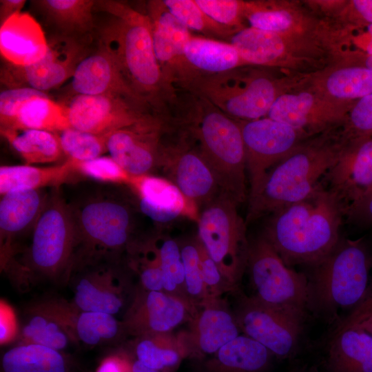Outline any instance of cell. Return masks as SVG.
<instances>
[{
  "instance_id": "cell-33",
  "label": "cell",
  "mask_w": 372,
  "mask_h": 372,
  "mask_svg": "<svg viewBox=\"0 0 372 372\" xmlns=\"http://www.w3.org/2000/svg\"><path fill=\"white\" fill-rule=\"evenodd\" d=\"M184 54L190 68L197 75H213L247 65L229 42L191 34Z\"/></svg>"
},
{
  "instance_id": "cell-13",
  "label": "cell",
  "mask_w": 372,
  "mask_h": 372,
  "mask_svg": "<svg viewBox=\"0 0 372 372\" xmlns=\"http://www.w3.org/2000/svg\"><path fill=\"white\" fill-rule=\"evenodd\" d=\"M239 122L245 149L249 198L258 192L268 172L312 136L267 116Z\"/></svg>"
},
{
  "instance_id": "cell-21",
  "label": "cell",
  "mask_w": 372,
  "mask_h": 372,
  "mask_svg": "<svg viewBox=\"0 0 372 372\" xmlns=\"http://www.w3.org/2000/svg\"><path fill=\"white\" fill-rule=\"evenodd\" d=\"M165 127L164 121L158 118L114 130L107 134V152L130 176L150 174L159 167L161 138Z\"/></svg>"
},
{
  "instance_id": "cell-49",
  "label": "cell",
  "mask_w": 372,
  "mask_h": 372,
  "mask_svg": "<svg viewBox=\"0 0 372 372\" xmlns=\"http://www.w3.org/2000/svg\"><path fill=\"white\" fill-rule=\"evenodd\" d=\"M336 24L353 28L372 25V0L344 1L336 16L329 20Z\"/></svg>"
},
{
  "instance_id": "cell-26",
  "label": "cell",
  "mask_w": 372,
  "mask_h": 372,
  "mask_svg": "<svg viewBox=\"0 0 372 372\" xmlns=\"http://www.w3.org/2000/svg\"><path fill=\"white\" fill-rule=\"evenodd\" d=\"M43 189L10 192L1 196L0 238L1 263L12 254L17 238L32 231L48 200Z\"/></svg>"
},
{
  "instance_id": "cell-19",
  "label": "cell",
  "mask_w": 372,
  "mask_h": 372,
  "mask_svg": "<svg viewBox=\"0 0 372 372\" xmlns=\"http://www.w3.org/2000/svg\"><path fill=\"white\" fill-rule=\"evenodd\" d=\"M65 106L71 127L97 134H107L160 118L113 94L74 95Z\"/></svg>"
},
{
  "instance_id": "cell-34",
  "label": "cell",
  "mask_w": 372,
  "mask_h": 372,
  "mask_svg": "<svg viewBox=\"0 0 372 372\" xmlns=\"http://www.w3.org/2000/svg\"><path fill=\"white\" fill-rule=\"evenodd\" d=\"M272 353L263 345L239 335L223 346L205 364L207 372H262Z\"/></svg>"
},
{
  "instance_id": "cell-32",
  "label": "cell",
  "mask_w": 372,
  "mask_h": 372,
  "mask_svg": "<svg viewBox=\"0 0 372 372\" xmlns=\"http://www.w3.org/2000/svg\"><path fill=\"white\" fill-rule=\"evenodd\" d=\"M70 127L65 105L35 90L18 104L1 130L34 129L59 132Z\"/></svg>"
},
{
  "instance_id": "cell-4",
  "label": "cell",
  "mask_w": 372,
  "mask_h": 372,
  "mask_svg": "<svg viewBox=\"0 0 372 372\" xmlns=\"http://www.w3.org/2000/svg\"><path fill=\"white\" fill-rule=\"evenodd\" d=\"M346 142L340 126L300 143L268 172L258 192L248 198L246 224L309 196Z\"/></svg>"
},
{
  "instance_id": "cell-22",
  "label": "cell",
  "mask_w": 372,
  "mask_h": 372,
  "mask_svg": "<svg viewBox=\"0 0 372 372\" xmlns=\"http://www.w3.org/2000/svg\"><path fill=\"white\" fill-rule=\"evenodd\" d=\"M70 86L74 95L116 94L154 114L125 80L111 55L99 45L95 52L79 64L71 78Z\"/></svg>"
},
{
  "instance_id": "cell-16",
  "label": "cell",
  "mask_w": 372,
  "mask_h": 372,
  "mask_svg": "<svg viewBox=\"0 0 372 372\" xmlns=\"http://www.w3.org/2000/svg\"><path fill=\"white\" fill-rule=\"evenodd\" d=\"M320 183L347 218L372 192V136L347 139Z\"/></svg>"
},
{
  "instance_id": "cell-57",
  "label": "cell",
  "mask_w": 372,
  "mask_h": 372,
  "mask_svg": "<svg viewBox=\"0 0 372 372\" xmlns=\"http://www.w3.org/2000/svg\"><path fill=\"white\" fill-rule=\"evenodd\" d=\"M132 372H163L149 368L135 359L132 362Z\"/></svg>"
},
{
  "instance_id": "cell-38",
  "label": "cell",
  "mask_w": 372,
  "mask_h": 372,
  "mask_svg": "<svg viewBox=\"0 0 372 372\" xmlns=\"http://www.w3.org/2000/svg\"><path fill=\"white\" fill-rule=\"evenodd\" d=\"M27 165L53 163L64 154L56 132L34 129L1 130Z\"/></svg>"
},
{
  "instance_id": "cell-56",
  "label": "cell",
  "mask_w": 372,
  "mask_h": 372,
  "mask_svg": "<svg viewBox=\"0 0 372 372\" xmlns=\"http://www.w3.org/2000/svg\"><path fill=\"white\" fill-rule=\"evenodd\" d=\"M12 324L8 317L5 314L3 309H1L0 321V340L1 342H4L9 337L12 330Z\"/></svg>"
},
{
  "instance_id": "cell-12",
  "label": "cell",
  "mask_w": 372,
  "mask_h": 372,
  "mask_svg": "<svg viewBox=\"0 0 372 372\" xmlns=\"http://www.w3.org/2000/svg\"><path fill=\"white\" fill-rule=\"evenodd\" d=\"M307 316L266 304L253 296H243L235 318L244 335L263 345L272 355L287 358L298 347Z\"/></svg>"
},
{
  "instance_id": "cell-52",
  "label": "cell",
  "mask_w": 372,
  "mask_h": 372,
  "mask_svg": "<svg viewBox=\"0 0 372 372\" xmlns=\"http://www.w3.org/2000/svg\"><path fill=\"white\" fill-rule=\"evenodd\" d=\"M132 362L124 354H113L105 358L96 372H132Z\"/></svg>"
},
{
  "instance_id": "cell-14",
  "label": "cell",
  "mask_w": 372,
  "mask_h": 372,
  "mask_svg": "<svg viewBox=\"0 0 372 372\" xmlns=\"http://www.w3.org/2000/svg\"><path fill=\"white\" fill-rule=\"evenodd\" d=\"M87 46L78 37L60 35L48 41L45 55L34 64L17 66L7 63L1 69V82L9 88L30 87L43 92L72 78L87 56Z\"/></svg>"
},
{
  "instance_id": "cell-3",
  "label": "cell",
  "mask_w": 372,
  "mask_h": 372,
  "mask_svg": "<svg viewBox=\"0 0 372 372\" xmlns=\"http://www.w3.org/2000/svg\"><path fill=\"white\" fill-rule=\"evenodd\" d=\"M186 93L187 99L180 96L174 123L196 142L215 174L221 192L239 205L248 198L245 149L240 122L203 98Z\"/></svg>"
},
{
  "instance_id": "cell-5",
  "label": "cell",
  "mask_w": 372,
  "mask_h": 372,
  "mask_svg": "<svg viewBox=\"0 0 372 372\" xmlns=\"http://www.w3.org/2000/svg\"><path fill=\"white\" fill-rule=\"evenodd\" d=\"M316 72L245 65L200 76L184 91L203 98L238 121L266 117L281 95L309 85Z\"/></svg>"
},
{
  "instance_id": "cell-40",
  "label": "cell",
  "mask_w": 372,
  "mask_h": 372,
  "mask_svg": "<svg viewBox=\"0 0 372 372\" xmlns=\"http://www.w3.org/2000/svg\"><path fill=\"white\" fill-rule=\"evenodd\" d=\"M169 11L190 31L205 37L229 41L238 31L223 25L198 6L195 0H163Z\"/></svg>"
},
{
  "instance_id": "cell-8",
  "label": "cell",
  "mask_w": 372,
  "mask_h": 372,
  "mask_svg": "<svg viewBox=\"0 0 372 372\" xmlns=\"http://www.w3.org/2000/svg\"><path fill=\"white\" fill-rule=\"evenodd\" d=\"M247 65L312 73L333 63L322 43L296 39L247 26L229 40Z\"/></svg>"
},
{
  "instance_id": "cell-35",
  "label": "cell",
  "mask_w": 372,
  "mask_h": 372,
  "mask_svg": "<svg viewBox=\"0 0 372 372\" xmlns=\"http://www.w3.org/2000/svg\"><path fill=\"white\" fill-rule=\"evenodd\" d=\"M1 372H74V366L62 351L35 344H20L6 351Z\"/></svg>"
},
{
  "instance_id": "cell-15",
  "label": "cell",
  "mask_w": 372,
  "mask_h": 372,
  "mask_svg": "<svg viewBox=\"0 0 372 372\" xmlns=\"http://www.w3.org/2000/svg\"><path fill=\"white\" fill-rule=\"evenodd\" d=\"M354 102L329 98L309 83L279 96L267 117L315 136L342 126Z\"/></svg>"
},
{
  "instance_id": "cell-58",
  "label": "cell",
  "mask_w": 372,
  "mask_h": 372,
  "mask_svg": "<svg viewBox=\"0 0 372 372\" xmlns=\"http://www.w3.org/2000/svg\"><path fill=\"white\" fill-rule=\"evenodd\" d=\"M354 326L362 328L372 336V315L358 324Z\"/></svg>"
},
{
  "instance_id": "cell-44",
  "label": "cell",
  "mask_w": 372,
  "mask_h": 372,
  "mask_svg": "<svg viewBox=\"0 0 372 372\" xmlns=\"http://www.w3.org/2000/svg\"><path fill=\"white\" fill-rule=\"evenodd\" d=\"M184 267L185 289L190 297L201 302H209L200 264L197 238L180 246Z\"/></svg>"
},
{
  "instance_id": "cell-28",
  "label": "cell",
  "mask_w": 372,
  "mask_h": 372,
  "mask_svg": "<svg viewBox=\"0 0 372 372\" xmlns=\"http://www.w3.org/2000/svg\"><path fill=\"white\" fill-rule=\"evenodd\" d=\"M235 316L215 300L205 304L196 316L192 328V341L186 344L188 355L216 353L223 346L239 335Z\"/></svg>"
},
{
  "instance_id": "cell-30",
  "label": "cell",
  "mask_w": 372,
  "mask_h": 372,
  "mask_svg": "<svg viewBox=\"0 0 372 372\" xmlns=\"http://www.w3.org/2000/svg\"><path fill=\"white\" fill-rule=\"evenodd\" d=\"M327 368L329 372H372V336L358 326L333 332Z\"/></svg>"
},
{
  "instance_id": "cell-51",
  "label": "cell",
  "mask_w": 372,
  "mask_h": 372,
  "mask_svg": "<svg viewBox=\"0 0 372 372\" xmlns=\"http://www.w3.org/2000/svg\"><path fill=\"white\" fill-rule=\"evenodd\" d=\"M372 315V286L362 300L340 322L333 332L357 325Z\"/></svg>"
},
{
  "instance_id": "cell-42",
  "label": "cell",
  "mask_w": 372,
  "mask_h": 372,
  "mask_svg": "<svg viewBox=\"0 0 372 372\" xmlns=\"http://www.w3.org/2000/svg\"><path fill=\"white\" fill-rule=\"evenodd\" d=\"M78 340L88 346H96L115 338L121 326L114 315L80 311L74 323Z\"/></svg>"
},
{
  "instance_id": "cell-54",
  "label": "cell",
  "mask_w": 372,
  "mask_h": 372,
  "mask_svg": "<svg viewBox=\"0 0 372 372\" xmlns=\"http://www.w3.org/2000/svg\"><path fill=\"white\" fill-rule=\"evenodd\" d=\"M334 63L372 69V54H365L356 52H348L337 57Z\"/></svg>"
},
{
  "instance_id": "cell-25",
  "label": "cell",
  "mask_w": 372,
  "mask_h": 372,
  "mask_svg": "<svg viewBox=\"0 0 372 372\" xmlns=\"http://www.w3.org/2000/svg\"><path fill=\"white\" fill-rule=\"evenodd\" d=\"M78 313L63 304L47 302L36 306L21 330L23 342L62 351L78 340L74 323Z\"/></svg>"
},
{
  "instance_id": "cell-24",
  "label": "cell",
  "mask_w": 372,
  "mask_h": 372,
  "mask_svg": "<svg viewBox=\"0 0 372 372\" xmlns=\"http://www.w3.org/2000/svg\"><path fill=\"white\" fill-rule=\"evenodd\" d=\"M142 214L157 224H168L183 215L198 219V211L169 180L151 174L130 176Z\"/></svg>"
},
{
  "instance_id": "cell-2",
  "label": "cell",
  "mask_w": 372,
  "mask_h": 372,
  "mask_svg": "<svg viewBox=\"0 0 372 372\" xmlns=\"http://www.w3.org/2000/svg\"><path fill=\"white\" fill-rule=\"evenodd\" d=\"M269 215L262 234L288 267L317 265L341 239L344 214L321 183L305 199Z\"/></svg>"
},
{
  "instance_id": "cell-31",
  "label": "cell",
  "mask_w": 372,
  "mask_h": 372,
  "mask_svg": "<svg viewBox=\"0 0 372 372\" xmlns=\"http://www.w3.org/2000/svg\"><path fill=\"white\" fill-rule=\"evenodd\" d=\"M310 85L329 98L355 101L372 94V69L333 63L317 72Z\"/></svg>"
},
{
  "instance_id": "cell-27",
  "label": "cell",
  "mask_w": 372,
  "mask_h": 372,
  "mask_svg": "<svg viewBox=\"0 0 372 372\" xmlns=\"http://www.w3.org/2000/svg\"><path fill=\"white\" fill-rule=\"evenodd\" d=\"M47 40L40 24L28 13L19 12L1 24L0 52L7 63L26 66L46 54Z\"/></svg>"
},
{
  "instance_id": "cell-48",
  "label": "cell",
  "mask_w": 372,
  "mask_h": 372,
  "mask_svg": "<svg viewBox=\"0 0 372 372\" xmlns=\"http://www.w3.org/2000/svg\"><path fill=\"white\" fill-rule=\"evenodd\" d=\"M341 130L347 139L372 136V94L353 103Z\"/></svg>"
},
{
  "instance_id": "cell-53",
  "label": "cell",
  "mask_w": 372,
  "mask_h": 372,
  "mask_svg": "<svg viewBox=\"0 0 372 372\" xmlns=\"http://www.w3.org/2000/svg\"><path fill=\"white\" fill-rule=\"evenodd\" d=\"M347 219L356 224H372V192Z\"/></svg>"
},
{
  "instance_id": "cell-59",
  "label": "cell",
  "mask_w": 372,
  "mask_h": 372,
  "mask_svg": "<svg viewBox=\"0 0 372 372\" xmlns=\"http://www.w3.org/2000/svg\"><path fill=\"white\" fill-rule=\"evenodd\" d=\"M303 372H317V371L313 369H310L304 371Z\"/></svg>"
},
{
  "instance_id": "cell-9",
  "label": "cell",
  "mask_w": 372,
  "mask_h": 372,
  "mask_svg": "<svg viewBox=\"0 0 372 372\" xmlns=\"http://www.w3.org/2000/svg\"><path fill=\"white\" fill-rule=\"evenodd\" d=\"M246 270L259 301L307 315L311 310L308 278L288 267L262 234L249 240Z\"/></svg>"
},
{
  "instance_id": "cell-43",
  "label": "cell",
  "mask_w": 372,
  "mask_h": 372,
  "mask_svg": "<svg viewBox=\"0 0 372 372\" xmlns=\"http://www.w3.org/2000/svg\"><path fill=\"white\" fill-rule=\"evenodd\" d=\"M163 273V291L177 295L179 287H185L184 267L180 246L169 236L156 237L152 241Z\"/></svg>"
},
{
  "instance_id": "cell-45",
  "label": "cell",
  "mask_w": 372,
  "mask_h": 372,
  "mask_svg": "<svg viewBox=\"0 0 372 372\" xmlns=\"http://www.w3.org/2000/svg\"><path fill=\"white\" fill-rule=\"evenodd\" d=\"M71 162L73 171L97 181L127 185L130 179V176L110 156H101L87 161Z\"/></svg>"
},
{
  "instance_id": "cell-18",
  "label": "cell",
  "mask_w": 372,
  "mask_h": 372,
  "mask_svg": "<svg viewBox=\"0 0 372 372\" xmlns=\"http://www.w3.org/2000/svg\"><path fill=\"white\" fill-rule=\"evenodd\" d=\"M152 23L155 54L167 84L173 90L185 91L197 78L185 57V45L190 30L167 9L163 0L147 3Z\"/></svg>"
},
{
  "instance_id": "cell-47",
  "label": "cell",
  "mask_w": 372,
  "mask_h": 372,
  "mask_svg": "<svg viewBox=\"0 0 372 372\" xmlns=\"http://www.w3.org/2000/svg\"><path fill=\"white\" fill-rule=\"evenodd\" d=\"M207 15L218 23L239 31L246 27L244 12L245 1L195 0Z\"/></svg>"
},
{
  "instance_id": "cell-6",
  "label": "cell",
  "mask_w": 372,
  "mask_h": 372,
  "mask_svg": "<svg viewBox=\"0 0 372 372\" xmlns=\"http://www.w3.org/2000/svg\"><path fill=\"white\" fill-rule=\"evenodd\" d=\"M311 267V310L334 316L339 309H353L366 294L372 254L364 238H343Z\"/></svg>"
},
{
  "instance_id": "cell-55",
  "label": "cell",
  "mask_w": 372,
  "mask_h": 372,
  "mask_svg": "<svg viewBox=\"0 0 372 372\" xmlns=\"http://www.w3.org/2000/svg\"><path fill=\"white\" fill-rule=\"evenodd\" d=\"M25 3L24 0H1L0 1V21L1 24L12 16L21 12Z\"/></svg>"
},
{
  "instance_id": "cell-23",
  "label": "cell",
  "mask_w": 372,
  "mask_h": 372,
  "mask_svg": "<svg viewBox=\"0 0 372 372\" xmlns=\"http://www.w3.org/2000/svg\"><path fill=\"white\" fill-rule=\"evenodd\" d=\"M189 302L163 291H147L137 297L127 313L125 325L136 335L167 333L188 318Z\"/></svg>"
},
{
  "instance_id": "cell-10",
  "label": "cell",
  "mask_w": 372,
  "mask_h": 372,
  "mask_svg": "<svg viewBox=\"0 0 372 372\" xmlns=\"http://www.w3.org/2000/svg\"><path fill=\"white\" fill-rule=\"evenodd\" d=\"M76 247V231L71 205L55 187L49 193L32 231L23 267L52 278L69 268Z\"/></svg>"
},
{
  "instance_id": "cell-1",
  "label": "cell",
  "mask_w": 372,
  "mask_h": 372,
  "mask_svg": "<svg viewBox=\"0 0 372 372\" xmlns=\"http://www.w3.org/2000/svg\"><path fill=\"white\" fill-rule=\"evenodd\" d=\"M96 7L110 16L99 30V45L111 55L125 80L152 112L169 120L179 92L167 84L162 74L148 14L121 1H96Z\"/></svg>"
},
{
  "instance_id": "cell-50",
  "label": "cell",
  "mask_w": 372,
  "mask_h": 372,
  "mask_svg": "<svg viewBox=\"0 0 372 372\" xmlns=\"http://www.w3.org/2000/svg\"><path fill=\"white\" fill-rule=\"evenodd\" d=\"M200 256V264L203 282L207 291L209 301L215 300L221 289L225 287L230 289L214 260L209 255L197 238Z\"/></svg>"
},
{
  "instance_id": "cell-11",
  "label": "cell",
  "mask_w": 372,
  "mask_h": 372,
  "mask_svg": "<svg viewBox=\"0 0 372 372\" xmlns=\"http://www.w3.org/2000/svg\"><path fill=\"white\" fill-rule=\"evenodd\" d=\"M71 207L76 247L83 243L90 255L91 251H118L130 245L136 227V209L130 200L115 195L99 194Z\"/></svg>"
},
{
  "instance_id": "cell-39",
  "label": "cell",
  "mask_w": 372,
  "mask_h": 372,
  "mask_svg": "<svg viewBox=\"0 0 372 372\" xmlns=\"http://www.w3.org/2000/svg\"><path fill=\"white\" fill-rule=\"evenodd\" d=\"M136 359L144 365L163 372L175 369L188 355L183 342L166 333L143 336L135 349Z\"/></svg>"
},
{
  "instance_id": "cell-17",
  "label": "cell",
  "mask_w": 372,
  "mask_h": 372,
  "mask_svg": "<svg viewBox=\"0 0 372 372\" xmlns=\"http://www.w3.org/2000/svg\"><path fill=\"white\" fill-rule=\"evenodd\" d=\"M183 136L175 143H162L159 167L197 211L214 200L220 192L217 178L197 147H193L189 136Z\"/></svg>"
},
{
  "instance_id": "cell-46",
  "label": "cell",
  "mask_w": 372,
  "mask_h": 372,
  "mask_svg": "<svg viewBox=\"0 0 372 372\" xmlns=\"http://www.w3.org/2000/svg\"><path fill=\"white\" fill-rule=\"evenodd\" d=\"M133 267L147 291H163V273L160 260L152 242L134 252Z\"/></svg>"
},
{
  "instance_id": "cell-36",
  "label": "cell",
  "mask_w": 372,
  "mask_h": 372,
  "mask_svg": "<svg viewBox=\"0 0 372 372\" xmlns=\"http://www.w3.org/2000/svg\"><path fill=\"white\" fill-rule=\"evenodd\" d=\"M73 171L70 160L46 167L31 165H2L0 167L1 196L10 192L42 189L58 185Z\"/></svg>"
},
{
  "instance_id": "cell-29",
  "label": "cell",
  "mask_w": 372,
  "mask_h": 372,
  "mask_svg": "<svg viewBox=\"0 0 372 372\" xmlns=\"http://www.w3.org/2000/svg\"><path fill=\"white\" fill-rule=\"evenodd\" d=\"M75 307L82 311L114 315L123 306L121 283L112 269L98 268L84 274L74 289Z\"/></svg>"
},
{
  "instance_id": "cell-37",
  "label": "cell",
  "mask_w": 372,
  "mask_h": 372,
  "mask_svg": "<svg viewBox=\"0 0 372 372\" xmlns=\"http://www.w3.org/2000/svg\"><path fill=\"white\" fill-rule=\"evenodd\" d=\"M47 19L68 36H82L94 28L92 11L96 1L40 0L34 1Z\"/></svg>"
},
{
  "instance_id": "cell-20",
  "label": "cell",
  "mask_w": 372,
  "mask_h": 372,
  "mask_svg": "<svg viewBox=\"0 0 372 372\" xmlns=\"http://www.w3.org/2000/svg\"><path fill=\"white\" fill-rule=\"evenodd\" d=\"M247 26L296 39L316 41L327 48L329 27L299 3L287 1H245ZM329 49V48H328Z\"/></svg>"
},
{
  "instance_id": "cell-41",
  "label": "cell",
  "mask_w": 372,
  "mask_h": 372,
  "mask_svg": "<svg viewBox=\"0 0 372 372\" xmlns=\"http://www.w3.org/2000/svg\"><path fill=\"white\" fill-rule=\"evenodd\" d=\"M64 155L73 161H87L107 152V134H97L70 127L56 132Z\"/></svg>"
},
{
  "instance_id": "cell-7",
  "label": "cell",
  "mask_w": 372,
  "mask_h": 372,
  "mask_svg": "<svg viewBox=\"0 0 372 372\" xmlns=\"http://www.w3.org/2000/svg\"><path fill=\"white\" fill-rule=\"evenodd\" d=\"M238 206L220 192L199 211L197 219V238L230 289L237 286L246 271L249 249L247 224Z\"/></svg>"
}]
</instances>
